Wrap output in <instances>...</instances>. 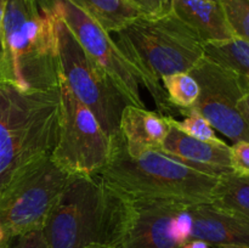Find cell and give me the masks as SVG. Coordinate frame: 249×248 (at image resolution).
<instances>
[{"label":"cell","instance_id":"6da1fadb","mask_svg":"<svg viewBox=\"0 0 249 248\" xmlns=\"http://www.w3.org/2000/svg\"><path fill=\"white\" fill-rule=\"evenodd\" d=\"M57 22L55 0H7L0 82L22 91L58 88Z\"/></svg>","mask_w":249,"mask_h":248},{"label":"cell","instance_id":"7a4b0ae2","mask_svg":"<svg viewBox=\"0 0 249 248\" xmlns=\"http://www.w3.org/2000/svg\"><path fill=\"white\" fill-rule=\"evenodd\" d=\"M60 88L22 91L0 82V195L57 142Z\"/></svg>","mask_w":249,"mask_h":248},{"label":"cell","instance_id":"3957f363","mask_svg":"<svg viewBox=\"0 0 249 248\" xmlns=\"http://www.w3.org/2000/svg\"><path fill=\"white\" fill-rule=\"evenodd\" d=\"M117 45L139 83L148 90L160 113L178 114L162 87L163 77L190 72L204 56L203 43L172 11L157 17L141 16L117 33Z\"/></svg>","mask_w":249,"mask_h":248},{"label":"cell","instance_id":"277c9868","mask_svg":"<svg viewBox=\"0 0 249 248\" xmlns=\"http://www.w3.org/2000/svg\"><path fill=\"white\" fill-rule=\"evenodd\" d=\"M99 175L124 198L184 204L212 203L219 181V177L198 172L160 150L130 156L121 133L111 138L109 158Z\"/></svg>","mask_w":249,"mask_h":248},{"label":"cell","instance_id":"5b68a950","mask_svg":"<svg viewBox=\"0 0 249 248\" xmlns=\"http://www.w3.org/2000/svg\"><path fill=\"white\" fill-rule=\"evenodd\" d=\"M124 224L125 198L109 189L99 174L73 175L41 231L48 248H122Z\"/></svg>","mask_w":249,"mask_h":248},{"label":"cell","instance_id":"8992f818","mask_svg":"<svg viewBox=\"0 0 249 248\" xmlns=\"http://www.w3.org/2000/svg\"><path fill=\"white\" fill-rule=\"evenodd\" d=\"M58 58L61 77L75 97L88 107L112 138L119 133L124 107L129 105L106 71L80 46L67 24L58 16Z\"/></svg>","mask_w":249,"mask_h":248},{"label":"cell","instance_id":"52a82bcc","mask_svg":"<svg viewBox=\"0 0 249 248\" xmlns=\"http://www.w3.org/2000/svg\"><path fill=\"white\" fill-rule=\"evenodd\" d=\"M61 116L58 138L51 158L71 175L100 174L111 153V138L89 108L73 95L60 77Z\"/></svg>","mask_w":249,"mask_h":248},{"label":"cell","instance_id":"ba28073f","mask_svg":"<svg viewBox=\"0 0 249 248\" xmlns=\"http://www.w3.org/2000/svg\"><path fill=\"white\" fill-rule=\"evenodd\" d=\"M73 175L51 158L19 175L0 195V221L12 238L43 230L49 214Z\"/></svg>","mask_w":249,"mask_h":248},{"label":"cell","instance_id":"9c48e42d","mask_svg":"<svg viewBox=\"0 0 249 248\" xmlns=\"http://www.w3.org/2000/svg\"><path fill=\"white\" fill-rule=\"evenodd\" d=\"M197 80L199 95L194 108L211 123L214 130L232 142L249 141V128L238 105L249 91V80L207 57H202L190 71Z\"/></svg>","mask_w":249,"mask_h":248},{"label":"cell","instance_id":"30bf717a","mask_svg":"<svg viewBox=\"0 0 249 248\" xmlns=\"http://www.w3.org/2000/svg\"><path fill=\"white\" fill-rule=\"evenodd\" d=\"M55 6L60 18L67 24L83 50L106 71L126 102L133 106L145 107L138 77L111 34L68 0H55Z\"/></svg>","mask_w":249,"mask_h":248},{"label":"cell","instance_id":"8fae6325","mask_svg":"<svg viewBox=\"0 0 249 248\" xmlns=\"http://www.w3.org/2000/svg\"><path fill=\"white\" fill-rule=\"evenodd\" d=\"M182 204L163 199L125 198L122 248H181L173 237L172 223Z\"/></svg>","mask_w":249,"mask_h":248},{"label":"cell","instance_id":"7c38bea8","mask_svg":"<svg viewBox=\"0 0 249 248\" xmlns=\"http://www.w3.org/2000/svg\"><path fill=\"white\" fill-rule=\"evenodd\" d=\"M192 238L213 248H249V220L212 203L189 204Z\"/></svg>","mask_w":249,"mask_h":248},{"label":"cell","instance_id":"4fadbf2b","mask_svg":"<svg viewBox=\"0 0 249 248\" xmlns=\"http://www.w3.org/2000/svg\"><path fill=\"white\" fill-rule=\"evenodd\" d=\"M169 121V117H168ZM169 133L162 150L184 164L215 177L232 174L230 167V146L221 142L197 140L180 131L170 123Z\"/></svg>","mask_w":249,"mask_h":248},{"label":"cell","instance_id":"5bb4252c","mask_svg":"<svg viewBox=\"0 0 249 248\" xmlns=\"http://www.w3.org/2000/svg\"><path fill=\"white\" fill-rule=\"evenodd\" d=\"M168 117L160 112L148 111L146 107L126 105L119 122V133L130 156L148 151L162 150L169 133Z\"/></svg>","mask_w":249,"mask_h":248},{"label":"cell","instance_id":"9a60e30c","mask_svg":"<svg viewBox=\"0 0 249 248\" xmlns=\"http://www.w3.org/2000/svg\"><path fill=\"white\" fill-rule=\"evenodd\" d=\"M170 11L204 44L235 38L218 0H172Z\"/></svg>","mask_w":249,"mask_h":248},{"label":"cell","instance_id":"2e32d148","mask_svg":"<svg viewBox=\"0 0 249 248\" xmlns=\"http://www.w3.org/2000/svg\"><path fill=\"white\" fill-rule=\"evenodd\" d=\"M108 34L118 33L141 17L128 0H68Z\"/></svg>","mask_w":249,"mask_h":248},{"label":"cell","instance_id":"e0dca14e","mask_svg":"<svg viewBox=\"0 0 249 248\" xmlns=\"http://www.w3.org/2000/svg\"><path fill=\"white\" fill-rule=\"evenodd\" d=\"M212 204L249 220V177L235 174L219 177Z\"/></svg>","mask_w":249,"mask_h":248},{"label":"cell","instance_id":"ac0fdd59","mask_svg":"<svg viewBox=\"0 0 249 248\" xmlns=\"http://www.w3.org/2000/svg\"><path fill=\"white\" fill-rule=\"evenodd\" d=\"M204 57L219 63L249 80V43L238 38L203 45Z\"/></svg>","mask_w":249,"mask_h":248},{"label":"cell","instance_id":"d6986e66","mask_svg":"<svg viewBox=\"0 0 249 248\" xmlns=\"http://www.w3.org/2000/svg\"><path fill=\"white\" fill-rule=\"evenodd\" d=\"M165 90L167 99L173 108L180 114V111L192 108L197 102L199 95V87L197 80L190 72H180L165 75L160 80Z\"/></svg>","mask_w":249,"mask_h":248},{"label":"cell","instance_id":"ffe728a7","mask_svg":"<svg viewBox=\"0 0 249 248\" xmlns=\"http://www.w3.org/2000/svg\"><path fill=\"white\" fill-rule=\"evenodd\" d=\"M181 116H185L184 121H178L174 117H169V121L175 128L185 133L191 138L207 142H221V139L215 135V130L208 121L197 109L192 108L180 111Z\"/></svg>","mask_w":249,"mask_h":248},{"label":"cell","instance_id":"44dd1931","mask_svg":"<svg viewBox=\"0 0 249 248\" xmlns=\"http://www.w3.org/2000/svg\"><path fill=\"white\" fill-rule=\"evenodd\" d=\"M235 38L249 43V0H218Z\"/></svg>","mask_w":249,"mask_h":248},{"label":"cell","instance_id":"7402d4cb","mask_svg":"<svg viewBox=\"0 0 249 248\" xmlns=\"http://www.w3.org/2000/svg\"><path fill=\"white\" fill-rule=\"evenodd\" d=\"M192 230H194V221L189 211V204H182L178 213L175 214L172 223L173 237L180 247L191 240Z\"/></svg>","mask_w":249,"mask_h":248},{"label":"cell","instance_id":"603a6c76","mask_svg":"<svg viewBox=\"0 0 249 248\" xmlns=\"http://www.w3.org/2000/svg\"><path fill=\"white\" fill-rule=\"evenodd\" d=\"M230 167L236 177H249V141H236L230 146Z\"/></svg>","mask_w":249,"mask_h":248},{"label":"cell","instance_id":"cb8c5ba5","mask_svg":"<svg viewBox=\"0 0 249 248\" xmlns=\"http://www.w3.org/2000/svg\"><path fill=\"white\" fill-rule=\"evenodd\" d=\"M145 17H157L170 11L167 0H128Z\"/></svg>","mask_w":249,"mask_h":248},{"label":"cell","instance_id":"d4e9b609","mask_svg":"<svg viewBox=\"0 0 249 248\" xmlns=\"http://www.w3.org/2000/svg\"><path fill=\"white\" fill-rule=\"evenodd\" d=\"M10 248H48V245L43 231L36 230L15 238Z\"/></svg>","mask_w":249,"mask_h":248},{"label":"cell","instance_id":"484cf974","mask_svg":"<svg viewBox=\"0 0 249 248\" xmlns=\"http://www.w3.org/2000/svg\"><path fill=\"white\" fill-rule=\"evenodd\" d=\"M238 108H240L241 114H242L243 119H245L249 128V91L241 100L240 105H238Z\"/></svg>","mask_w":249,"mask_h":248},{"label":"cell","instance_id":"4316f807","mask_svg":"<svg viewBox=\"0 0 249 248\" xmlns=\"http://www.w3.org/2000/svg\"><path fill=\"white\" fill-rule=\"evenodd\" d=\"M181 248H211L209 245L204 241L198 240V238H191V240L187 241L186 243L182 245Z\"/></svg>","mask_w":249,"mask_h":248},{"label":"cell","instance_id":"83f0119b","mask_svg":"<svg viewBox=\"0 0 249 248\" xmlns=\"http://www.w3.org/2000/svg\"><path fill=\"white\" fill-rule=\"evenodd\" d=\"M6 4H7V0H0V41H1V43H2V28H4L5 12H6Z\"/></svg>","mask_w":249,"mask_h":248},{"label":"cell","instance_id":"f1b7e54d","mask_svg":"<svg viewBox=\"0 0 249 248\" xmlns=\"http://www.w3.org/2000/svg\"><path fill=\"white\" fill-rule=\"evenodd\" d=\"M84 248H121V247H113V246H104V245H91Z\"/></svg>","mask_w":249,"mask_h":248},{"label":"cell","instance_id":"f546056e","mask_svg":"<svg viewBox=\"0 0 249 248\" xmlns=\"http://www.w3.org/2000/svg\"><path fill=\"white\" fill-rule=\"evenodd\" d=\"M1 58H2V46H1V41H0V63H1Z\"/></svg>","mask_w":249,"mask_h":248},{"label":"cell","instance_id":"4dcf8cb0","mask_svg":"<svg viewBox=\"0 0 249 248\" xmlns=\"http://www.w3.org/2000/svg\"><path fill=\"white\" fill-rule=\"evenodd\" d=\"M170 1H172V0H167V2H168V5H169V7H170Z\"/></svg>","mask_w":249,"mask_h":248}]
</instances>
